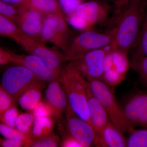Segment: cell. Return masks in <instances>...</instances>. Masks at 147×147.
<instances>
[{"mask_svg": "<svg viewBox=\"0 0 147 147\" xmlns=\"http://www.w3.org/2000/svg\"><path fill=\"white\" fill-rule=\"evenodd\" d=\"M19 115L18 110L15 105L6 110L1 116V120L7 126L15 128L17 118Z\"/></svg>", "mask_w": 147, "mask_h": 147, "instance_id": "obj_28", "label": "cell"}, {"mask_svg": "<svg viewBox=\"0 0 147 147\" xmlns=\"http://www.w3.org/2000/svg\"><path fill=\"white\" fill-rule=\"evenodd\" d=\"M0 13L1 15L17 25L18 18V10H16L13 6L1 1Z\"/></svg>", "mask_w": 147, "mask_h": 147, "instance_id": "obj_30", "label": "cell"}, {"mask_svg": "<svg viewBox=\"0 0 147 147\" xmlns=\"http://www.w3.org/2000/svg\"><path fill=\"white\" fill-rule=\"evenodd\" d=\"M127 139V147H147V127L134 129Z\"/></svg>", "mask_w": 147, "mask_h": 147, "instance_id": "obj_23", "label": "cell"}, {"mask_svg": "<svg viewBox=\"0 0 147 147\" xmlns=\"http://www.w3.org/2000/svg\"><path fill=\"white\" fill-rule=\"evenodd\" d=\"M2 1L7 3L12 4L18 5H21L23 3L25 2L27 0H1Z\"/></svg>", "mask_w": 147, "mask_h": 147, "instance_id": "obj_40", "label": "cell"}, {"mask_svg": "<svg viewBox=\"0 0 147 147\" xmlns=\"http://www.w3.org/2000/svg\"><path fill=\"white\" fill-rule=\"evenodd\" d=\"M10 63L9 59L7 55L4 48H0V63L1 65H5Z\"/></svg>", "mask_w": 147, "mask_h": 147, "instance_id": "obj_39", "label": "cell"}, {"mask_svg": "<svg viewBox=\"0 0 147 147\" xmlns=\"http://www.w3.org/2000/svg\"><path fill=\"white\" fill-rule=\"evenodd\" d=\"M45 82L40 80L35 82L18 98V102L25 110L32 111L41 101L42 91Z\"/></svg>", "mask_w": 147, "mask_h": 147, "instance_id": "obj_16", "label": "cell"}, {"mask_svg": "<svg viewBox=\"0 0 147 147\" xmlns=\"http://www.w3.org/2000/svg\"><path fill=\"white\" fill-rule=\"evenodd\" d=\"M42 41L22 32L17 43L30 54L40 58L57 78H59L61 65L65 61L64 55L49 49Z\"/></svg>", "mask_w": 147, "mask_h": 147, "instance_id": "obj_5", "label": "cell"}, {"mask_svg": "<svg viewBox=\"0 0 147 147\" xmlns=\"http://www.w3.org/2000/svg\"><path fill=\"white\" fill-rule=\"evenodd\" d=\"M49 83L45 91V102L52 110L53 118L59 120L69 107L68 99L59 78Z\"/></svg>", "mask_w": 147, "mask_h": 147, "instance_id": "obj_11", "label": "cell"}, {"mask_svg": "<svg viewBox=\"0 0 147 147\" xmlns=\"http://www.w3.org/2000/svg\"><path fill=\"white\" fill-rule=\"evenodd\" d=\"M22 4L45 16L52 14H62L60 5L57 0H27Z\"/></svg>", "mask_w": 147, "mask_h": 147, "instance_id": "obj_19", "label": "cell"}, {"mask_svg": "<svg viewBox=\"0 0 147 147\" xmlns=\"http://www.w3.org/2000/svg\"><path fill=\"white\" fill-rule=\"evenodd\" d=\"M147 127V108L137 121L135 127Z\"/></svg>", "mask_w": 147, "mask_h": 147, "instance_id": "obj_38", "label": "cell"}, {"mask_svg": "<svg viewBox=\"0 0 147 147\" xmlns=\"http://www.w3.org/2000/svg\"><path fill=\"white\" fill-rule=\"evenodd\" d=\"M40 80L30 69L16 65L6 69L1 78V86L16 101L35 82Z\"/></svg>", "mask_w": 147, "mask_h": 147, "instance_id": "obj_6", "label": "cell"}, {"mask_svg": "<svg viewBox=\"0 0 147 147\" xmlns=\"http://www.w3.org/2000/svg\"><path fill=\"white\" fill-rule=\"evenodd\" d=\"M18 13L19 28L27 35L38 39L45 16L22 4L19 5Z\"/></svg>", "mask_w": 147, "mask_h": 147, "instance_id": "obj_12", "label": "cell"}, {"mask_svg": "<svg viewBox=\"0 0 147 147\" xmlns=\"http://www.w3.org/2000/svg\"><path fill=\"white\" fill-rule=\"evenodd\" d=\"M69 24L74 28L81 30H88L91 29L92 26L85 19L78 15L76 12L67 16Z\"/></svg>", "mask_w": 147, "mask_h": 147, "instance_id": "obj_27", "label": "cell"}, {"mask_svg": "<svg viewBox=\"0 0 147 147\" xmlns=\"http://www.w3.org/2000/svg\"><path fill=\"white\" fill-rule=\"evenodd\" d=\"M123 75L111 67L104 71L103 81L111 86H116L123 79Z\"/></svg>", "mask_w": 147, "mask_h": 147, "instance_id": "obj_31", "label": "cell"}, {"mask_svg": "<svg viewBox=\"0 0 147 147\" xmlns=\"http://www.w3.org/2000/svg\"><path fill=\"white\" fill-rule=\"evenodd\" d=\"M107 54L103 48L96 49L71 63L87 80L97 79L103 81L105 71L104 61Z\"/></svg>", "mask_w": 147, "mask_h": 147, "instance_id": "obj_9", "label": "cell"}, {"mask_svg": "<svg viewBox=\"0 0 147 147\" xmlns=\"http://www.w3.org/2000/svg\"><path fill=\"white\" fill-rule=\"evenodd\" d=\"M59 80L66 94L69 108L76 115L92 125L87 95V79L70 62L62 69Z\"/></svg>", "mask_w": 147, "mask_h": 147, "instance_id": "obj_2", "label": "cell"}, {"mask_svg": "<svg viewBox=\"0 0 147 147\" xmlns=\"http://www.w3.org/2000/svg\"><path fill=\"white\" fill-rule=\"evenodd\" d=\"M129 1L130 0H116L115 3V12L116 16L120 13Z\"/></svg>", "mask_w": 147, "mask_h": 147, "instance_id": "obj_37", "label": "cell"}, {"mask_svg": "<svg viewBox=\"0 0 147 147\" xmlns=\"http://www.w3.org/2000/svg\"><path fill=\"white\" fill-rule=\"evenodd\" d=\"M15 101L10 94L1 86L0 88V115L14 105Z\"/></svg>", "mask_w": 147, "mask_h": 147, "instance_id": "obj_32", "label": "cell"}, {"mask_svg": "<svg viewBox=\"0 0 147 147\" xmlns=\"http://www.w3.org/2000/svg\"><path fill=\"white\" fill-rule=\"evenodd\" d=\"M0 133L5 138L13 139L22 142L24 147H31L33 143L30 135L26 134L5 124H0Z\"/></svg>", "mask_w": 147, "mask_h": 147, "instance_id": "obj_20", "label": "cell"}, {"mask_svg": "<svg viewBox=\"0 0 147 147\" xmlns=\"http://www.w3.org/2000/svg\"><path fill=\"white\" fill-rule=\"evenodd\" d=\"M35 120L32 113H24L18 115L15 127L19 131L30 135L32 127Z\"/></svg>", "mask_w": 147, "mask_h": 147, "instance_id": "obj_24", "label": "cell"}, {"mask_svg": "<svg viewBox=\"0 0 147 147\" xmlns=\"http://www.w3.org/2000/svg\"><path fill=\"white\" fill-rule=\"evenodd\" d=\"M123 134L110 121L101 132L100 139L101 146L127 147V140L124 137Z\"/></svg>", "mask_w": 147, "mask_h": 147, "instance_id": "obj_17", "label": "cell"}, {"mask_svg": "<svg viewBox=\"0 0 147 147\" xmlns=\"http://www.w3.org/2000/svg\"><path fill=\"white\" fill-rule=\"evenodd\" d=\"M64 136L63 138L62 142L61 143V146L63 147H82L79 142L71 136L67 131V134H63Z\"/></svg>", "mask_w": 147, "mask_h": 147, "instance_id": "obj_35", "label": "cell"}, {"mask_svg": "<svg viewBox=\"0 0 147 147\" xmlns=\"http://www.w3.org/2000/svg\"><path fill=\"white\" fill-rule=\"evenodd\" d=\"M133 57H147V8L144 20L134 45Z\"/></svg>", "mask_w": 147, "mask_h": 147, "instance_id": "obj_22", "label": "cell"}, {"mask_svg": "<svg viewBox=\"0 0 147 147\" xmlns=\"http://www.w3.org/2000/svg\"><path fill=\"white\" fill-rule=\"evenodd\" d=\"M147 108V92H139L127 102L123 108L127 120L134 128L140 117Z\"/></svg>", "mask_w": 147, "mask_h": 147, "instance_id": "obj_15", "label": "cell"}, {"mask_svg": "<svg viewBox=\"0 0 147 147\" xmlns=\"http://www.w3.org/2000/svg\"><path fill=\"white\" fill-rule=\"evenodd\" d=\"M87 95L92 126L100 140L101 145L100 139L101 132L105 125L110 121V119L106 110L100 101L92 94L88 86L87 89Z\"/></svg>", "mask_w": 147, "mask_h": 147, "instance_id": "obj_14", "label": "cell"}, {"mask_svg": "<svg viewBox=\"0 0 147 147\" xmlns=\"http://www.w3.org/2000/svg\"><path fill=\"white\" fill-rule=\"evenodd\" d=\"M67 115V131L82 147H90L92 145L101 146L100 140L92 126L76 115L69 108Z\"/></svg>", "mask_w": 147, "mask_h": 147, "instance_id": "obj_8", "label": "cell"}, {"mask_svg": "<svg viewBox=\"0 0 147 147\" xmlns=\"http://www.w3.org/2000/svg\"><path fill=\"white\" fill-rule=\"evenodd\" d=\"M1 146L3 147H21L24 146L22 142L13 139L5 138L1 140Z\"/></svg>", "mask_w": 147, "mask_h": 147, "instance_id": "obj_36", "label": "cell"}, {"mask_svg": "<svg viewBox=\"0 0 147 147\" xmlns=\"http://www.w3.org/2000/svg\"><path fill=\"white\" fill-rule=\"evenodd\" d=\"M32 114L35 119L44 117H53L52 110L45 101H40L32 110Z\"/></svg>", "mask_w": 147, "mask_h": 147, "instance_id": "obj_33", "label": "cell"}, {"mask_svg": "<svg viewBox=\"0 0 147 147\" xmlns=\"http://www.w3.org/2000/svg\"><path fill=\"white\" fill-rule=\"evenodd\" d=\"M145 2H146V4L147 8V0H145Z\"/></svg>", "mask_w": 147, "mask_h": 147, "instance_id": "obj_41", "label": "cell"}, {"mask_svg": "<svg viewBox=\"0 0 147 147\" xmlns=\"http://www.w3.org/2000/svg\"><path fill=\"white\" fill-rule=\"evenodd\" d=\"M5 49V48H4ZM10 63L22 66L30 69L40 80L44 82H50L56 78L45 64L40 58L34 55H18L11 50L5 49Z\"/></svg>", "mask_w": 147, "mask_h": 147, "instance_id": "obj_10", "label": "cell"}, {"mask_svg": "<svg viewBox=\"0 0 147 147\" xmlns=\"http://www.w3.org/2000/svg\"><path fill=\"white\" fill-rule=\"evenodd\" d=\"M112 56L113 68L124 75L129 67L127 55L121 51L114 50L112 53Z\"/></svg>", "mask_w": 147, "mask_h": 147, "instance_id": "obj_25", "label": "cell"}, {"mask_svg": "<svg viewBox=\"0 0 147 147\" xmlns=\"http://www.w3.org/2000/svg\"><path fill=\"white\" fill-rule=\"evenodd\" d=\"M51 117H44L35 119L30 132L33 141L44 138L53 133L55 123Z\"/></svg>", "mask_w": 147, "mask_h": 147, "instance_id": "obj_18", "label": "cell"}, {"mask_svg": "<svg viewBox=\"0 0 147 147\" xmlns=\"http://www.w3.org/2000/svg\"><path fill=\"white\" fill-rule=\"evenodd\" d=\"M113 40V30L108 32H99L91 30L84 31L69 44L65 51V61H72L81 59L90 51L112 44Z\"/></svg>", "mask_w": 147, "mask_h": 147, "instance_id": "obj_4", "label": "cell"}, {"mask_svg": "<svg viewBox=\"0 0 147 147\" xmlns=\"http://www.w3.org/2000/svg\"><path fill=\"white\" fill-rule=\"evenodd\" d=\"M109 11L110 7L107 4L91 1L80 4L76 12L93 26L104 22L108 18Z\"/></svg>", "mask_w": 147, "mask_h": 147, "instance_id": "obj_13", "label": "cell"}, {"mask_svg": "<svg viewBox=\"0 0 147 147\" xmlns=\"http://www.w3.org/2000/svg\"><path fill=\"white\" fill-rule=\"evenodd\" d=\"M131 65L147 85V57H133Z\"/></svg>", "mask_w": 147, "mask_h": 147, "instance_id": "obj_26", "label": "cell"}, {"mask_svg": "<svg viewBox=\"0 0 147 147\" xmlns=\"http://www.w3.org/2000/svg\"><path fill=\"white\" fill-rule=\"evenodd\" d=\"M61 9L67 15L76 12L78 6L82 3V0H59Z\"/></svg>", "mask_w": 147, "mask_h": 147, "instance_id": "obj_34", "label": "cell"}, {"mask_svg": "<svg viewBox=\"0 0 147 147\" xmlns=\"http://www.w3.org/2000/svg\"><path fill=\"white\" fill-rule=\"evenodd\" d=\"M60 145L59 137L54 133L34 141L32 147H56Z\"/></svg>", "mask_w": 147, "mask_h": 147, "instance_id": "obj_29", "label": "cell"}, {"mask_svg": "<svg viewBox=\"0 0 147 147\" xmlns=\"http://www.w3.org/2000/svg\"><path fill=\"white\" fill-rule=\"evenodd\" d=\"M68 30L62 14L45 16L39 38L50 42L65 51L68 47Z\"/></svg>", "mask_w": 147, "mask_h": 147, "instance_id": "obj_7", "label": "cell"}, {"mask_svg": "<svg viewBox=\"0 0 147 147\" xmlns=\"http://www.w3.org/2000/svg\"><path fill=\"white\" fill-rule=\"evenodd\" d=\"M147 11L145 0H130L117 15L115 26L113 29V50L127 55L134 47L141 30Z\"/></svg>", "mask_w": 147, "mask_h": 147, "instance_id": "obj_1", "label": "cell"}, {"mask_svg": "<svg viewBox=\"0 0 147 147\" xmlns=\"http://www.w3.org/2000/svg\"><path fill=\"white\" fill-rule=\"evenodd\" d=\"M87 80L90 90L102 104L108 113L110 121L123 134L131 133L134 128L127 120L123 108L117 102L107 84L101 80Z\"/></svg>", "mask_w": 147, "mask_h": 147, "instance_id": "obj_3", "label": "cell"}, {"mask_svg": "<svg viewBox=\"0 0 147 147\" xmlns=\"http://www.w3.org/2000/svg\"><path fill=\"white\" fill-rule=\"evenodd\" d=\"M22 32L18 26L10 20L0 15V34L18 41Z\"/></svg>", "mask_w": 147, "mask_h": 147, "instance_id": "obj_21", "label": "cell"}]
</instances>
